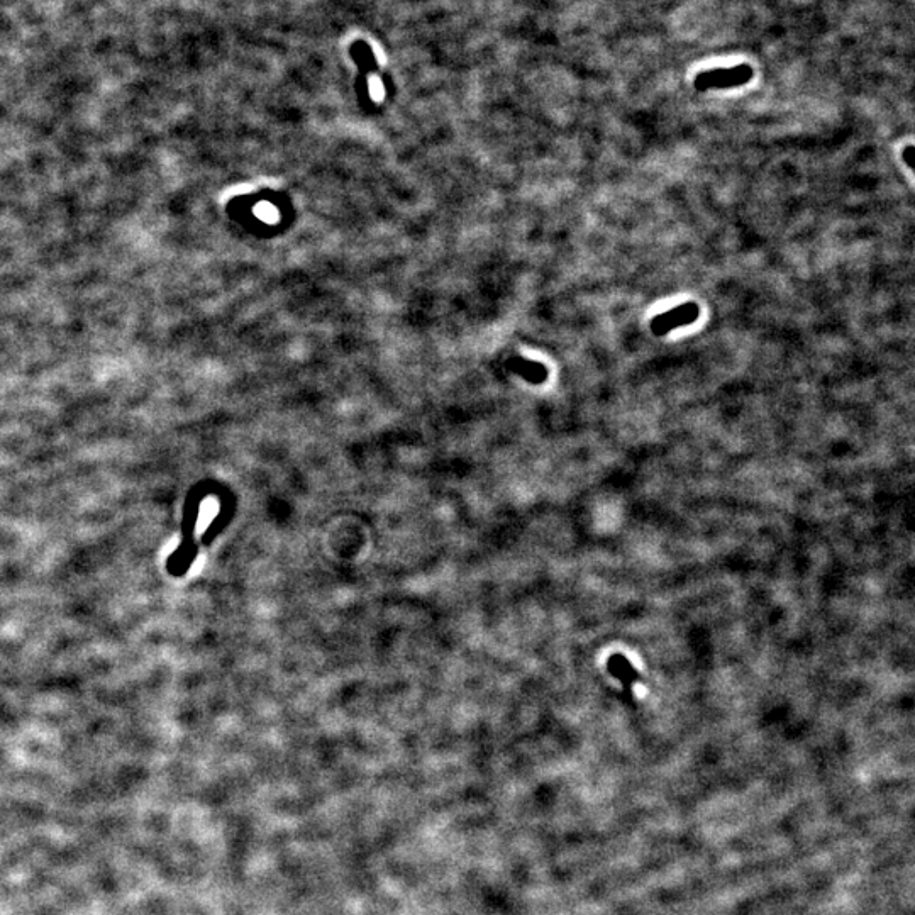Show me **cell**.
Here are the masks:
<instances>
[{"mask_svg":"<svg viewBox=\"0 0 915 915\" xmlns=\"http://www.w3.org/2000/svg\"><path fill=\"white\" fill-rule=\"evenodd\" d=\"M751 78H753L751 67L739 65V67L717 68V70L700 73L695 78L694 85L695 89L702 90V92L710 89H731V87L748 84Z\"/></svg>","mask_w":915,"mask_h":915,"instance_id":"obj_1","label":"cell"},{"mask_svg":"<svg viewBox=\"0 0 915 915\" xmlns=\"http://www.w3.org/2000/svg\"><path fill=\"white\" fill-rule=\"evenodd\" d=\"M700 309L699 305L695 302H687V304L678 305L675 309L671 311L663 312L660 316H656L653 321H651V331L656 334V336H663V334L670 333L673 329L682 328V326H688V324H694L697 319H699Z\"/></svg>","mask_w":915,"mask_h":915,"instance_id":"obj_2","label":"cell"},{"mask_svg":"<svg viewBox=\"0 0 915 915\" xmlns=\"http://www.w3.org/2000/svg\"><path fill=\"white\" fill-rule=\"evenodd\" d=\"M912 155H914V146L909 145V146H907V148H905V151H904V161H905V165H907V168H914V165H912V161H910V160H912Z\"/></svg>","mask_w":915,"mask_h":915,"instance_id":"obj_3","label":"cell"}]
</instances>
